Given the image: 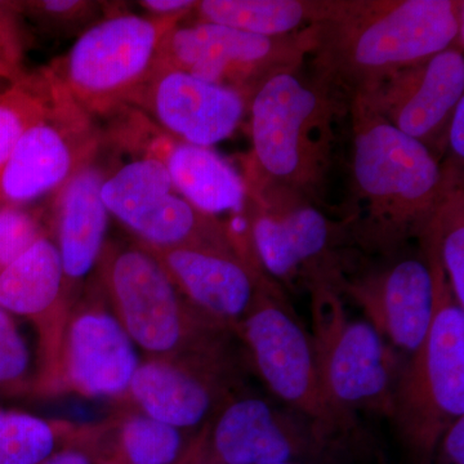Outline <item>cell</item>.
Wrapping results in <instances>:
<instances>
[{
  "instance_id": "obj_15",
  "label": "cell",
  "mask_w": 464,
  "mask_h": 464,
  "mask_svg": "<svg viewBox=\"0 0 464 464\" xmlns=\"http://www.w3.org/2000/svg\"><path fill=\"white\" fill-rule=\"evenodd\" d=\"M462 99L463 47L456 45L400 70L362 100L440 160L451 116Z\"/></svg>"
},
{
  "instance_id": "obj_34",
  "label": "cell",
  "mask_w": 464,
  "mask_h": 464,
  "mask_svg": "<svg viewBox=\"0 0 464 464\" xmlns=\"http://www.w3.org/2000/svg\"><path fill=\"white\" fill-rule=\"evenodd\" d=\"M42 464H93V460L88 451L72 444L65 449H61Z\"/></svg>"
},
{
  "instance_id": "obj_6",
  "label": "cell",
  "mask_w": 464,
  "mask_h": 464,
  "mask_svg": "<svg viewBox=\"0 0 464 464\" xmlns=\"http://www.w3.org/2000/svg\"><path fill=\"white\" fill-rule=\"evenodd\" d=\"M179 23L148 14H108L48 67L88 114L111 118L130 106L148 81L164 36Z\"/></svg>"
},
{
  "instance_id": "obj_21",
  "label": "cell",
  "mask_w": 464,
  "mask_h": 464,
  "mask_svg": "<svg viewBox=\"0 0 464 464\" xmlns=\"http://www.w3.org/2000/svg\"><path fill=\"white\" fill-rule=\"evenodd\" d=\"M0 307L35 324L41 343V374L47 371L67 316L63 262L50 235L0 270Z\"/></svg>"
},
{
  "instance_id": "obj_27",
  "label": "cell",
  "mask_w": 464,
  "mask_h": 464,
  "mask_svg": "<svg viewBox=\"0 0 464 464\" xmlns=\"http://www.w3.org/2000/svg\"><path fill=\"white\" fill-rule=\"evenodd\" d=\"M103 3L90 0H35L18 2L21 14L34 18L43 29L53 33H74L97 23Z\"/></svg>"
},
{
  "instance_id": "obj_32",
  "label": "cell",
  "mask_w": 464,
  "mask_h": 464,
  "mask_svg": "<svg viewBox=\"0 0 464 464\" xmlns=\"http://www.w3.org/2000/svg\"><path fill=\"white\" fill-rule=\"evenodd\" d=\"M441 438L442 449L449 462L464 464V415L454 420Z\"/></svg>"
},
{
  "instance_id": "obj_8",
  "label": "cell",
  "mask_w": 464,
  "mask_h": 464,
  "mask_svg": "<svg viewBox=\"0 0 464 464\" xmlns=\"http://www.w3.org/2000/svg\"><path fill=\"white\" fill-rule=\"evenodd\" d=\"M101 198L109 215L148 248L209 246L234 250L256 262L246 237L177 194L166 166L157 159H133L109 172Z\"/></svg>"
},
{
  "instance_id": "obj_5",
  "label": "cell",
  "mask_w": 464,
  "mask_h": 464,
  "mask_svg": "<svg viewBox=\"0 0 464 464\" xmlns=\"http://www.w3.org/2000/svg\"><path fill=\"white\" fill-rule=\"evenodd\" d=\"M423 256L432 271V322L396 378L390 418L418 450H431L464 415V308L454 299L439 259Z\"/></svg>"
},
{
  "instance_id": "obj_26",
  "label": "cell",
  "mask_w": 464,
  "mask_h": 464,
  "mask_svg": "<svg viewBox=\"0 0 464 464\" xmlns=\"http://www.w3.org/2000/svg\"><path fill=\"white\" fill-rule=\"evenodd\" d=\"M52 85L53 72L44 67L0 88V179L18 140L47 110Z\"/></svg>"
},
{
  "instance_id": "obj_22",
  "label": "cell",
  "mask_w": 464,
  "mask_h": 464,
  "mask_svg": "<svg viewBox=\"0 0 464 464\" xmlns=\"http://www.w3.org/2000/svg\"><path fill=\"white\" fill-rule=\"evenodd\" d=\"M329 0H203L198 21L264 36H285L320 23Z\"/></svg>"
},
{
  "instance_id": "obj_12",
  "label": "cell",
  "mask_w": 464,
  "mask_h": 464,
  "mask_svg": "<svg viewBox=\"0 0 464 464\" xmlns=\"http://www.w3.org/2000/svg\"><path fill=\"white\" fill-rule=\"evenodd\" d=\"M140 362L136 344L97 283L67 314L53 360L39 375L36 389L43 395L72 392L90 399H125Z\"/></svg>"
},
{
  "instance_id": "obj_23",
  "label": "cell",
  "mask_w": 464,
  "mask_h": 464,
  "mask_svg": "<svg viewBox=\"0 0 464 464\" xmlns=\"http://www.w3.org/2000/svg\"><path fill=\"white\" fill-rule=\"evenodd\" d=\"M100 427L114 441V464H177L185 449V431L136 409L121 411Z\"/></svg>"
},
{
  "instance_id": "obj_16",
  "label": "cell",
  "mask_w": 464,
  "mask_h": 464,
  "mask_svg": "<svg viewBox=\"0 0 464 464\" xmlns=\"http://www.w3.org/2000/svg\"><path fill=\"white\" fill-rule=\"evenodd\" d=\"M128 108L139 110L177 141L212 148L237 130L248 102L230 88L154 67Z\"/></svg>"
},
{
  "instance_id": "obj_4",
  "label": "cell",
  "mask_w": 464,
  "mask_h": 464,
  "mask_svg": "<svg viewBox=\"0 0 464 464\" xmlns=\"http://www.w3.org/2000/svg\"><path fill=\"white\" fill-rule=\"evenodd\" d=\"M97 273L116 319L148 357L231 350L235 333L192 306L154 255L137 241L106 243Z\"/></svg>"
},
{
  "instance_id": "obj_30",
  "label": "cell",
  "mask_w": 464,
  "mask_h": 464,
  "mask_svg": "<svg viewBox=\"0 0 464 464\" xmlns=\"http://www.w3.org/2000/svg\"><path fill=\"white\" fill-rule=\"evenodd\" d=\"M18 2H0V81L14 82L24 69V33Z\"/></svg>"
},
{
  "instance_id": "obj_20",
  "label": "cell",
  "mask_w": 464,
  "mask_h": 464,
  "mask_svg": "<svg viewBox=\"0 0 464 464\" xmlns=\"http://www.w3.org/2000/svg\"><path fill=\"white\" fill-rule=\"evenodd\" d=\"M97 158L58 190L52 204L54 243L65 276L67 314L82 297V285L99 266L108 243L110 215L101 188L110 170Z\"/></svg>"
},
{
  "instance_id": "obj_13",
  "label": "cell",
  "mask_w": 464,
  "mask_h": 464,
  "mask_svg": "<svg viewBox=\"0 0 464 464\" xmlns=\"http://www.w3.org/2000/svg\"><path fill=\"white\" fill-rule=\"evenodd\" d=\"M105 143V133L97 127L96 119L53 74L47 110L18 140L3 170L0 206L26 207L54 197L82 168L99 157Z\"/></svg>"
},
{
  "instance_id": "obj_36",
  "label": "cell",
  "mask_w": 464,
  "mask_h": 464,
  "mask_svg": "<svg viewBox=\"0 0 464 464\" xmlns=\"http://www.w3.org/2000/svg\"><path fill=\"white\" fill-rule=\"evenodd\" d=\"M274 464H293V463L284 462V463H274Z\"/></svg>"
},
{
  "instance_id": "obj_28",
  "label": "cell",
  "mask_w": 464,
  "mask_h": 464,
  "mask_svg": "<svg viewBox=\"0 0 464 464\" xmlns=\"http://www.w3.org/2000/svg\"><path fill=\"white\" fill-rule=\"evenodd\" d=\"M48 235L41 213L23 206H0V270Z\"/></svg>"
},
{
  "instance_id": "obj_18",
  "label": "cell",
  "mask_w": 464,
  "mask_h": 464,
  "mask_svg": "<svg viewBox=\"0 0 464 464\" xmlns=\"http://www.w3.org/2000/svg\"><path fill=\"white\" fill-rule=\"evenodd\" d=\"M148 249L192 306L234 333L259 288L271 280L261 266L234 250L209 246Z\"/></svg>"
},
{
  "instance_id": "obj_7",
  "label": "cell",
  "mask_w": 464,
  "mask_h": 464,
  "mask_svg": "<svg viewBox=\"0 0 464 464\" xmlns=\"http://www.w3.org/2000/svg\"><path fill=\"white\" fill-rule=\"evenodd\" d=\"M250 362L276 398L282 399L325 436L356 427V415L333 404L320 378L311 335L268 280L235 328Z\"/></svg>"
},
{
  "instance_id": "obj_10",
  "label": "cell",
  "mask_w": 464,
  "mask_h": 464,
  "mask_svg": "<svg viewBox=\"0 0 464 464\" xmlns=\"http://www.w3.org/2000/svg\"><path fill=\"white\" fill-rule=\"evenodd\" d=\"M310 48L308 27L290 35L264 36L203 21L179 23L164 36L155 67L239 92L249 106L266 82L298 72Z\"/></svg>"
},
{
  "instance_id": "obj_3",
  "label": "cell",
  "mask_w": 464,
  "mask_h": 464,
  "mask_svg": "<svg viewBox=\"0 0 464 464\" xmlns=\"http://www.w3.org/2000/svg\"><path fill=\"white\" fill-rule=\"evenodd\" d=\"M252 151L244 160L249 203L307 201L317 206L335 157V124L348 105L315 81L283 72L249 106Z\"/></svg>"
},
{
  "instance_id": "obj_9",
  "label": "cell",
  "mask_w": 464,
  "mask_h": 464,
  "mask_svg": "<svg viewBox=\"0 0 464 464\" xmlns=\"http://www.w3.org/2000/svg\"><path fill=\"white\" fill-rule=\"evenodd\" d=\"M308 290L311 341L326 395L347 413L365 409L391 417L396 381L392 350L371 323L348 315L340 290Z\"/></svg>"
},
{
  "instance_id": "obj_19",
  "label": "cell",
  "mask_w": 464,
  "mask_h": 464,
  "mask_svg": "<svg viewBox=\"0 0 464 464\" xmlns=\"http://www.w3.org/2000/svg\"><path fill=\"white\" fill-rule=\"evenodd\" d=\"M342 293L362 308L384 341L405 353L420 346L431 325L432 271L422 252L348 279Z\"/></svg>"
},
{
  "instance_id": "obj_1",
  "label": "cell",
  "mask_w": 464,
  "mask_h": 464,
  "mask_svg": "<svg viewBox=\"0 0 464 464\" xmlns=\"http://www.w3.org/2000/svg\"><path fill=\"white\" fill-rule=\"evenodd\" d=\"M458 0H329L310 29L314 79L348 103L366 99L400 70L463 47Z\"/></svg>"
},
{
  "instance_id": "obj_35",
  "label": "cell",
  "mask_w": 464,
  "mask_h": 464,
  "mask_svg": "<svg viewBox=\"0 0 464 464\" xmlns=\"http://www.w3.org/2000/svg\"><path fill=\"white\" fill-rule=\"evenodd\" d=\"M7 83H11V82H3V81H0V88L3 87V85H5Z\"/></svg>"
},
{
  "instance_id": "obj_24",
  "label": "cell",
  "mask_w": 464,
  "mask_h": 464,
  "mask_svg": "<svg viewBox=\"0 0 464 464\" xmlns=\"http://www.w3.org/2000/svg\"><path fill=\"white\" fill-rule=\"evenodd\" d=\"M84 430L24 411H0V464H42L57 453L61 442L81 441Z\"/></svg>"
},
{
  "instance_id": "obj_17",
  "label": "cell",
  "mask_w": 464,
  "mask_h": 464,
  "mask_svg": "<svg viewBox=\"0 0 464 464\" xmlns=\"http://www.w3.org/2000/svg\"><path fill=\"white\" fill-rule=\"evenodd\" d=\"M306 418L257 396H237L203 427L192 450H207L216 464L289 462L310 441L325 439Z\"/></svg>"
},
{
  "instance_id": "obj_29",
  "label": "cell",
  "mask_w": 464,
  "mask_h": 464,
  "mask_svg": "<svg viewBox=\"0 0 464 464\" xmlns=\"http://www.w3.org/2000/svg\"><path fill=\"white\" fill-rule=\"evenodd\" d=\"M29 347L11 314L0 307V387L21 391L29 381Z\"/></svg>"
},
{
  "instance_id": "obj_33",
  "label": "cell",
  "mask_w": 464,
  "mask_h": 464,
  "mask_svg": "<svg viewBox=\"0 0 464 464\" xmlns=\"http://www.w3.org/2000/svg\"><path fill=\"white\" fill-rule=\"evenodd\" d=\"M448 143L457 163L463 164L464 159V99L459 101L448 130Z\"/></svg>"
},
{
  "instance_id": "obj_11",
  "label": "cell",
  "mask_w": 464,
  "mask_h": 464,
  "mask_svg": "<svg viewBox=\"0 0 464 464\" xmlns=\"http://www.w3.org/2000/svg\"><path fill=\"white\" fill-rule=\"evenodd\" d=\"M243 217L253 255L270 279L302 280L308 289L329 286L342 293L350 266L346 248L355 243L346 219L335 221L307 201H248Z\"/></svg>"
},
{
  "instance_id": "obj_2",
  "label": "cell",
  "mask_w": 464,
  "mask_h": 464,
  "mask_svg": "<svg viewBox=\"0 0 464 464\" xmlns=\"http://www.w3.org/2000/svg\"><path fill=\"white\" fill-rule=\"evenodd\" d=\"M351 116L350 213L355 243L395 256L420 240L447 194L458 167H441L417 140L400 132L366 101L348 103Z\"/></svg>"
},
{
  "instance_id": "obj_31",
  "label": "cell",
  "mask_w": 464,
  "mask_h": 464,
  "mask_svg": "<svg viewBox=\"0 0 464 464\" xmlns=\"http://www.w3.org/2000/svg\"><path fill=\"white\" fill-rule=\"evenodd\" d=\"M198 2L192 0H141L140 7L145 9L151 17L179 20L195 11Z\"/></svg>"
},
{
  "instance_id": "obj_14",
  "label": "cell",
  "mask_w": 464,
  "mask_h": 464,
  "mask_svg": "<svg viewBox=\"0 0 464 464\" xmlns=\"http://www.w3.org/2000/svg\"><path fill=\"white\" fill-rule=\"evenodd\" d=\"M237 377L232 351L140 362L125 399L134 409L182 431L203 427L234 398Z\"/></svg>"
},
{
  "instance_id": "obj_25",
  "label": "cell",
  "mask_w": 464,
  "mask_h": 464,
  "mask_svg": "<svg viewBox=\"0 0 464 464\" xmlns=\"http://www.w3.org/2000/svg\"><path fill=\"white\" fill-rule=\"evenodd\" d=\"M420 250L435 256L454 299L464 308V192L462 172L451 179L444 199L420 239Z\"/></svg>"
}]
</instances>
